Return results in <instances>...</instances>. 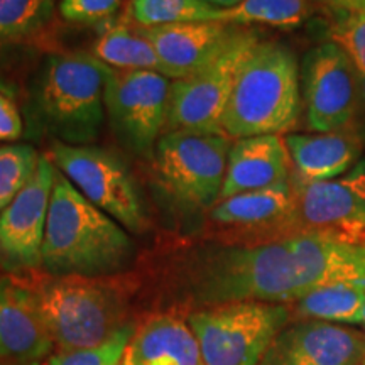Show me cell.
Segmentation results:
<instances>
[{
  "mask_svg": "<svg viewBox=\"0 0 365 365\" xmlns=\"http://www.w3.org/2000/svg\"><path fill=\"white\" fill-rule=\"evenodd\" d=\"M312 9L308 0H242L237 7L220 9L218 22L230 26H267L291 31L303 26Z\"/></svg>",
  "mask_w": 365,
  "mask_h": 365,
  "instance_id": "23",
  "label": "cell"
},
{
  "mask_svg": "<svg viewBox=\"0 0 365 365\" xmlns=\"http://www.w3.org/2000/svg\"><path fill=\"white\" fill-rule=\"evenodd\" d=\"M234 27L223 22H182L139 27V31L156 51L163 75L170 80H182L220 51Z\"/></svg>",
  "mask_w": 365,
  "mask_h": 365,
  "instance_id": "17",
  "label": "cell"
},
{
  "mask_svg": "<svg viewBox=\"0 0 365 365\" xmlns=\"http://www.w3.org/2000/svg\"><path fill=\"white\" fill-rule=\"evenodd\" d=\"M230 145L225 134L164 132L154 158L168 195L186 208H212L220 200Z\"/></svg>",
  "mask_w": 365,
  "mask_h": 365,
  "instance_id": "8",
  "label": "cell"
},
{
  "mask_svg": "<svg viewBox=\"0 0 365 365\" xmlns=\"http://www.w3.org/2000/svg\"><path fill=\"white\" fill-rule=\"evenodd\" d=\"M0 365H9V364H4V362H0Z\"/></svg>",
  "mask_w": 365,
  "mask_h": 365,
  "instance_id": "34",
  "label": "cell"
},
{
  "mask_svg": "<svg viewBox=\"0 0 365 365\" xmlns=\"http://www.w3.org/2000/svg\"><path fill=\"white\" fill-rule=\"evenodd\" d=\"M93 56L112 70L158 71L163 73L161 61L140 31L125 26H113L97 39Z\"/></svg>",
  "mask_w": 365,
  "mask_h": 365,
  "instance_id": "22",
  "label": "cell"
},
{
  "mask_svg": "<svg viewBox=\"0 0 365 365\" xmlns=\"http://www.w3.org/2000/svg\"><path fill=\"white\" fill-rule=\"evenodd\" d=\"M56 170L93 203L117 220L127 232L143 234L145 212L135 181L127 166L108 150L95 145H53L51 158Z\"/></svg>",
  "mask_w": 365,
  "mask_h": 365,
  "instance_id": "9",
  "label": "cell"
},
{
  "mask_svg": "<svg viewBox=\"0 0 365 365\" xmlns=\"http://www.w3.org/2000/svg\"><path fill=\"white\" fill-rule=\"evenodd\" d=\"M365 113V76H359V112Z\"/></svg>",
  "mask_w": 365,
  "mask_h": 365,
  "instance_id": "33",
  "label": "cell"
},
{
  "mask_svg": "<svg viewBox=\"0 0 365 365\" xmlns=\"http://www.w3.org/2000/svg\"><path fill=\"white\" fill-rule=\"evenodd\" d=\"M291 173L289 153L279 134L237 139L228 150L220 200L287 182Z\"/></svg>",
  "mask_w": 365,
  "mask_h": 365,
  "instance_id": "19",
  "label": "cell"
},
{
  "mask_svg": "<svg viewBox=\"0 0 365 365\" xmlns=\"http://www.w3.org/2000/svg\"><path fill=\"white\" fill-rule=\"evenodd\" d=\"M54 349L34 287L0 279V362L38 365Z\"/></svg>",
  "mask_w": 365,
  "mask_h": 365,
  "instance_id": "16",
  "label": "cell"
},
{
  "mask_svg": "<svg viewBox=\"0 0 365 365\" xmlns=\"http://www.w3.org/2000/svg\"><path fill=\"white\" fill-rule=\"evenodd\" d=\"M120 365H205L188 322L156 314L135 328Z\"/></svg>",
  "mask_w": 365,
  "mask_h": 365,
  "instance_id": "20",
  "label": "cell"
},
{
  "mask_svg": "<svg viewBox=\"0 0 365 365\" xmlns=\"http://www.w3.org/2000/svg\"><path fill=\"white\" fill-rule=\"evenodd\" d=\"M54 0H0V44L21 43L53 19Z\"/></svg>",
  "mask_w": 365,
  "mask_h": 365,
  "instance_id": "25",
  "label": "cell"
},
{
  "mask_svg": "<svg viewBox=\"0 0 365 365\" xmlns=\"http://www.w3.org/2000/svg\"><path fill=\"white\" fill-rule=\"evenodd\" d=\"M112 68L93 54L66 53L46 59L38 83V112L59 143L88 145L107 117V81Z\"/></svg>",
  "mask_w": 365,
  "mask_h": 365,
  "instance_id": "4",
  "label": "cell"
},
{
  "mask_svg": "<svg viewBox=\"0 0 365 365\" xmlns=\"http://www.w3.org/2000/svg\"><path fill=\"white\" fill-rule=\"evenodd\" d=\"M294 195L291 180L269 188L218 200L208 218L223 244H261L293 237Z\"/></svg>",
  "mask_w": 365,
  "mask_h": 365,
  "instance_id": "13",
  "label": "cell"
},
{
  "mask_svg": "<svg viewBox=\"0 0 365 365\" xmlns=\"http://www.w3.org/2000/svg\"><path fill=\"white\" fill-rule=\"evenodd\" d=\"M294 235L313 234L365 247V159L330 181H301L291 175Z\"/></svg>",
  "mask_w": 365,
  "mask_h": 365,
  "instance_id": "10",
  "label": "cell"
},
{
  "mask_svg": "<svg viewBox=\"0 0 365 365\" xmlns=\"http://www.w3.org/2000/svg\"><path fill=\"white\" fill-rule=\"evenodd\" d=\"M299 68L294 53L277 41H261L242 65L222 129L228 139L282 134L299 117Z\"/></svg>",
  "mask_w": 365,
  "mask_h": 365,
  "instance_id": "3",
  "label": "cell"
},
{
  "mask_svg": "<svg viewBox=\"0 0 365 365\" xmlns=\"http://www.w3.org/2000/svg\"><path fill=\"white\" fill-rule=\"evenodd\" d=\"M362 365H365V360H364V362H362Z\"/></svg>",
  "mask_w": 365,
  "mask_h": 365,
  "instance_id": "35",
  "label": "cell"
},
{
  "mask_svg": "<svg viewBox=\"0 0 365 365\" xmlns=\"http://www.w3.org/2000/svg\"><path fill=\"white\" fill-rule=\"evenodd\" d=\"M173 81L158 71L112 70L105 105L112 129L130 150L150 156L166 132Z\"/></svg>",
  "mask_w": 365,
  "mask_h": 365,
  "instance_id": "11",
  "label": "cell"
},
{
  "mask_svg": "<svg viewBox=\"0 0 365 365\" xmlns=\"http://www.w3.org/2000/svg\"><path fill=\"white\" fill-rule=\"evenodd\" d=\"M122 0H61L59 12L65 19L81 24H93L110 17Z\"/></svg>",
  "mask_w": 365,
  "mask_h": 365,
  "instance_id": "29",
  "label": "cell"
},
{
  "mask_svg": "<svg viewBox=\"0 0 365 365\" xmlns=\"http://www.w3.org/2000/svg\"><path fill=\"white\" fill-rule=\"evenodd\" d=\"M261 33L235 26L207 65L193 75L173 81L166 132L191 130L223 134L222 120L242 65L261 43Z\"/></svg>",
  "mask_w": 365,
  "mask_h": 365,
  "instance_id": "7",
  "label": "cell"
},
{
  "mask_svg": "<svg viewBox=\"0 0 365 365\" xmlns=\"http://www.w3.org/2000/svg\"><path fill=\"white\" fill-rule=\"evenodd\" d=\"M56 168L41 156L31 181L0 213V257L14 269L43 266V242Z\"/></svg>",
  "mask_w": 365,
  "mask_h": 365,
  "instance_id": "14",
  "label": "cell"
},
{
  "mask_svg": "<svg viewBox=\"0 0 365 365\" xmlns=\"http://www.w3.org/2000/svg\"><path fill=\"white\" fill-rule=\"evenodd\" d=\"M135 327L127 323L112 339L91 349L56 352L48 359V365H120Z\"/></svg>",
  "mask_w": 365,
  "mask_h": 365,
  "instance_id": "27",
  "label": "cell"
},
{
  "mask_svg": "<svg viewBox=\"0 0 365 365\" xmlns=\"http://www.w3.org/2000/svg\"><path fill=\"white\" fill-rule=\"evenodd\" d=\"M200 2L208 4V6L215 7V9H232L237 7L242 0H200Z\"/></svg>",
  "mask_w": 365,
  "mask_h": 365,
  "instance_id": "32",
  "label": "cell"
},
{
  "mask_svg": "<svg viewBox=\"0 0 365 365\" xmlns=\"http://www.w3.org/2000/svg\"><path fill=\"white\" fill-rule=\"evenodd\" d=\"M291 319V304L237 301L188 317L205 365H257Z\"/></svg>",
  "mask_w": 365,
  "mask_h": 365,
  "instance_id": "6",
  "label": "cell"
},
{
  "mask_svg": "<svg viewBox=\"0 0 365 365\" xmlns=\"http://www.w3.org/2000/svg\"><path fill=\"white\" fill-rule=\"evenodd\" d=\"M365 279V247L313 234L261 244H213L193 250L181 281L200 308L237 301L293 304L314 287Z\"/></svg>",
  "mask_w": 365,
  "mask_h": 365,
  "instance_id": "1",
  "label": "cell"
},
{
  "mask_svg": "<svg viewBox=\"0 0 365 365\" xmlns=\"http://www.w3.org/2000/svg\"><path fill=\"white\" fill-rule=\"evenodd\" d=\"M318 2L330 9L333 14L365 11V0H318Z\"/></svg>",
  "mask_w": 365,
  "mask_h": 365,
  "instance_id": "31",
  "label": "cell"
},
{
  "mask_svg": "<svg viewBox=\"0 0 365 365\" xmlns=\"http://www.w3.org/2000/svg\"><path fill=\"white\" fill-rule=\"evenodd\" d=\"M22 135V118L16 103L0 91V140L11 143Z\"/></svg>",
  "mask_w": 365,
  "mask_h": 365,
  "instance_id": "30",
  "label": "cell"
},
{
  "mask_svg": "<svg viewBox=\"0 0 365 365\" xmlns=\"http://www.w3.org/2000/svg\"><path fill=\"white\" fill-rule=\"evenodd\" d=\"M335 21L330 27V41L354 63L359 76H365V11L333 14Z\"/></svg>",
  "mask_w": 365,
  "mask_h": 365,
  "instance_id": "28",
  "label": "cell"
},
{
  "mask_svg": "<svg viewBox=\"0 0 365 365\" xmlns=\"http://www.w3.org/2000/svg\"><path fill=\"white\" fill-rule=\"evenodd\" d=\"M132 257L129 232L56 170L43 242L46 271L56 277H107L124 271Z\"/></svg>",
  "mask_w": 365,
  "mask_h": 365,
  "instance_id": "2",
  "label": "cell"
},
{
  "mask_svg": "<svg viewBox=\"0 0 365 365\" xmlns=\"http://www.w3.org/2000/svg\"><path fill=\"white\" fill-rule=\"evenodd\" d=\"M41 156L33 145L7 144L0 148V213L31 181Z\"/></svg>",
  "mask_w": 365,
  "mask_h": 365,
  "instance_id": "26",
  "label": "cell"
},
{
  "mask_svg": "<svg viewBox=\"0 0 365 365\" xmlns=\"http://www.w3.org/2000/svg\"><path fill=\"white\" fill-rule=\"evenodd\" d=\"M129 14L139 27H159L182 22H218L220 9L200 0H132Z\"/></svg>",
  "mask_w": 365,
  "mask_h": 365,
  "instance_id": "24",
  "label": "cell"
},
{
  "mask_svg": "<svg viewBox=\"0 0 365 365\" xmlns=\"http://www.w3.org/2000/svg\"><path fill=\"white\" fill-rule=\"evenodd\" d=\"M303 103L313 132H331L354 124L359 115V73L331 41L313 48L303 63Z\"/></svg>",
  "mask_w": 365,
  "mask_h": 365,
  "instance_id": "12",
  "label": "cell"
},
{
  "mask_svg": "<svg viewBox=\"0 0 365 365\" xmlns=\"http://www.w3.org/2000/svg\"><path fill=\"white\" fill-rule=\"evenodd\" d=\"M36 296L58 352L97 346L127 325L124 296L102 277H56Z\"/></svg>",
  "mask_w": 365,
  "mask_h": 365,
  "instance_id": "5",
  "label": "cell"
},
{
  "mask_svg": "<svg viewBox=\"0 0 365 365\" xmlns=\"http://www.w3.org/2000/svg\"><path fill=\"white\" fill-rule=\"evenodd\" d=\"M284 143L294 178L301 181H330L344 176L360 161L364 132L354 124L331 132L289 134Z\"/></svg>",
  "mask_w": 365,
  "mask_h": 365,
  "instance_id": "18",
  "label": "cell"
},
{
  "mask_svg": "<svg viewBox=\"0 0 365 365\" xmlns=\"http://www.w3.org/2000/svg\"><path fill=\"white\" fill-rule=\"evenodd\" d=\"M293 304L299 319H319L336 325H362L365 279L318 286Z\"/></svg>",
  "mask_w": 365,
  "mask_h": 365,
  "instance_id": "21",
  "label": "cell"
},
{
  "mask_svg": "<svg viewBox=\"0 0 365 365\" xmlns=\"http://www.w3.org/2000/svg\"><path fill=\"white\" fill-rule=\"evenodd\" d=\"M364 360L365 331L299 319L277 333L257 365H362Z\"/></svg>",
  "mask_w": 365,
  "mask_h": 365,
  "instance_id": "15",
  "label": "cell"
}]
</instances>
